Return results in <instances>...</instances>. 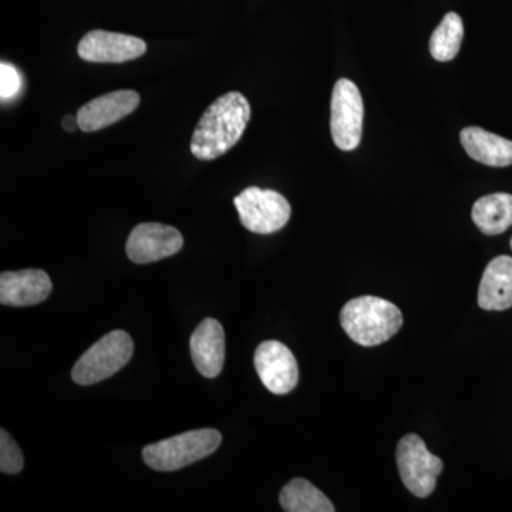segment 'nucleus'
Returning a JSON list of instances; mask_svg holds the SVG:
<instances>
[{
    "instance_id": "nucleus-1",
    "label": "nucleus",
    "mask_w": 512,
    "mask_h": 512,
    "mask_svg": "<svg viewBox=\"0 0 512 512\" xmlns=\"http://www.w3.org/2000/svg\"><path fill=\"white\" fill-rule=\"evenodd\" d=\"M249 119L251 106L244 94L229 92L218 97L195 127L191 153L202 161L224 156L241 140Z\"/></svg>"
},
{
    "instance_id": "nucleus-2",
    "label": "nucleus",
    "mask_w": 512,
    "mask_h": 512,
    "mask_svg": "<svg viewBox=\"0 0 512 512\" xmlns=\"http://www.w3.org/2000/svg\"><path fill=\"white\" fill-rule=\"evenodd\" d=\"M340 325L357 345L372 348L392 339L403 326V315L394 303L376 296H360L343 306Z\"/></svg>"
},
{
    "instance_id": "nucleus-3",
    "label": "nucleus",
    "mask_w": 512,
    "mask_h": 512,
    "mask_svg": "<svg viewBox=\"0 0 512 512\" xmlns=\"http://www.w3.org/2000/svg\"><path fill=\"white\" fill-rule=\"evenodd\" d=\"M220 431L201 429L187 431L180 436L171 437L151 444L143 450V458L148 467L157 471L180 470L211 456L221 446Z\"/></svg>"
},
{
    "instance_id": "nucleus-4",
    "label": "nucleus",
    "mask_w": 512,
    "mask_h": 512,
    "mask_svg": "<svg viewBox=\"0 0 512 512\" xmlns=\"http://www.w3.org/2000/svg\"><path fill=\"white\" fill-rule=\"evenodd\" d=\"M134 343L124 330L107 333L74 365L72 377L80 386H90L116 375L131 360Z\"/></svg>"
},
{
    "instance_id": "nucleus-5",
    "label": "nucleus",
    "mask_w": 512,
    "mask_h": 512,
    "mask_svg": "<svg viewBox=\"0 0 512 512\" xmlns=\"http://www.w3.org/2000/svg\"><path fill=\"white\" fill-rule=\"evenodd\" d=\"M234 205L241 224L254 234H274L291 220V205L278 191L249 187L234 198Z\"/></svg>"
},
{
    "instance_id": "nucleus-6",
    "label": "nucleus",
    "mask_w": 512,
    "mask_h": 512,
    "mask_svg": "<svg viewBox=\"0 0 512 512\" xmlns=\"http://www.w3.org/2000/svg\"><path fill=\"white\" fill-rule=\"evenodd\" d=\"M397 467L410 493L419 498L429 497L443 471V461L434 456L417 434H407L397 444Z\"/></svg>"
},
{
    "instance_id": "nucleus-7",
    "label": "nucleus",
    "mask_w": 512,
    "mask_h": 512,
    "mask_svg": "<svg viewBox=\"0 0 512 512\" xmlns=\"http://www.w3.org/2000/svg\"><path fill=\"white\" fill-rule=\"evenodd\" d=\"M362 94L352 80L340 79L333 87L330 103V131L333 143L343 151H353L362 140Z\"/></svg>"
},
{
    "instance_id": "nucleus-8",
    "label": "nucleus",
    "mask_w": 512,
    "mask_h": 512,
    "mask_svg": "<svg viewBox=\"0 0 512 512\" xmlns=\"http://www.w3.org/2000/svg\"><path fill=\"white\" fill-rule=\"evenodd\" d=\"M255 369L266 389L274 394H288L299 380L295 356L284 343L266 340L255 350Z\"/></svg>"
},
{
    "instance_id": "nucleus-9",
    "label": "nucleus",
    "mask_w": 512,
    "mask_h": 512,
    "mask_svg": "<svg viewBox=\"0 0 512 512\" xmlns=\"http://www.w3.org/2000/svg\"><path fill=\"white\" fill-rule=\"evenodd\" d=\"M184 238L170 225L146 222L131 231L127 241V256L134 264H151L181 251Z\"/></svg>"
},
{
    "instance_id": "nucleus-10",
    "label": "nucleus",
    "mask_w": 512,
    "mask_h": 512,
    "mask_svg": "<svg viewBox=\"0 0 512 512\" xmlns=\"http://www.w3.org/2000/svg\"><path fill=\"white\" fill-rule=\"evenodd\" d=\"M147 52L143 39L123 33L92 30L80 40L77 55L90 63H124Z\"/></svg>"
},
{
    "instance_id": "nucleus-11",
    "label": "nucleus",
    "mask_w": 512,
    "mask_h": 512,
    "mask_svg": "<svg viewBox=\"0 0 512 512\" xmlns=\"http://www.w3.org/2000/svg\"><path fill=\"white\" fill-rule=\"evenodd\" d=\"M140 106V94L133 90H119L97 97L84 104L77 111L80 130L84 133L103 130V128L123 120Z\"/></svg>"
},
{
    "instance_id": "nucleus-12",
    "label": "nucleus",
    "mask_w": 512,
    "mask_h": 512,
    "mask_svg": "<svg viewBox=\"0 0 512 512\" xmlns=\"http://www.w3.org/2000/svg\"><path fill=\"white\" fill-rule=\"evenodd\" d=\"M52 289V279L42 269L0 275V303L5 306L39 305L49 298Z\"/></svg>"
},
{
    "instance_id": "nucleus-13",
    "label": "nucleus",
    "mask_w": 512,
    "mask_h": 512,
    "mask_svg": "<svg viewBox=\"0 0 512 512\" xmlns=\"http://www.w3.org/2000/svg\"><path fill=\"white\" fill-rule=\"evenodd\" d=\"M192 362L208 379L220 375L225 360V333L218 320H202L190 340Z\"/></svg>"
},
{
    "instance_id": "nucleus-14",
    "label": "nucleus",
    "mask_w": 512,
    "mask_h": 512,
    "mask_svg": "<svg viewBox=\"0 0 512 512\" xmlns=\"http://www.w3.org/2000/svg\"><path fill=\"white\" fill-rule=\"evenodd\" d=\"M478 305L484 311H505L512 308V258L501 255L485 268Z\"/></svg>"
},
{
    "instance_id": "nucleus-15",
    "label": "nucleus",
    "mask_w": 512,
    "mask_h": 512,
    "mask_svg": "<svg viewBox=\"0 0 512 512\" xmlns=\"http://www.w3.org/2000/svg\"><path fill=\"white\" fill-rule=\"evenodd\" d=\"M461 144L468 156L477 163L490 167H508L512 164V141L485 131L481 127L463 128Z\"/></svg>"
},
{
    "instance_id": "nucleus-16",
    "label": "nucleus",
    "mask_w": 512,
    "mask_h": 512,
    "mask_svg": "<svg viewBox=\"0 0 512 512\" xmlns=\"http://www.w3.org/2000/svg\"><path fill=\"white\" fill-rule=\"evenodd\" d=\"M471 217L483 234H503L512 225V195L498 192L481 197L474 204Z\"/></svg>"
},
{
    "instance_id": "nucleus-17",
    "label": "nucleus",
    "mask_w": 512,
    "mask_h": 512,
    "mask_svg": "<svg viewBox=\"0 0 512 512\" xmlns=\"http://www.w3.org/2000/svg\"><path fill=\"white\" fill-rule=\"evenodd\" d=\"M282 508L288 512H333L332 501L319 488L303 478L285 485L279 495Z\"/></svg>"
},
{
    "instance_id": "nucleus-18",
    "label": "nucleus",
    "mask_w": 512,
    "mask_h": 512,
    "mask_svg": "<svg viewBox=\"0 0 512 512\" xmlns=\"http://www.w3.org/2000/svg\"><path fill=\"white\" fill-rule=\"evenodd\" d=\"M463 19L457 13L450 12L444 16L430 39V53L439 62H450L460 52L463 43Z\"/></svg>"
},
{
    "instance_id": "nucleus-19",
    "label": "nucleus",
    "mask_w": 512,
    "mask_h": 512,
    "mask_svg": "<svg viewBox=\"0 0 512 512\" xmlns=\"http://www.w3.org/2000/svg\"><path fill=\"white\" fill-rule=\"evenodd\" d=\"M25 466V458L18 444L6 430H0V471L6 474H18Z\"/></svg>"
},
{
    "instance_id": "nucleus-20",
    "label": "nucleus",
    "mask_w": 512,
    "mask_h": 512,
    "mask_svg": "<svg viewBox=\"0 0 512 512\" xmlns=\"http://www.w3.org/2000/svg\"><path fill=\"white\" fill-rule=\"evenodd\" d=\"M20 89H22V77L10 63L2 62L0 64V97L2 101L12 100L13 97L18 96Z\"/></svg>"
},
{
    "instance_id": "nucleus-21",
    "label": "nucleus",
    "mask_w": 512,
    "mask_h": 512,
    "mask_svg": "<svg viewBox=\"0 0 512 512\" xmlns=\"http://www.w3.org/2000/svg\"><path fill=\"white\" fill-rule=\"evenodd\" d=\"M62 124H63L64 130H66V131H74V130H76V128H80L79 120H77V116L76 117H73V116L64 117Z\"/></svg>"
},
{
    "instance_id": "nucleus-22",
    "label": "nucleus",
    "mask_w": 512,
    "mask_h": 512,
    "mask_svg": "<svg viewBox=\"0 0 512 512\" xmlns=\"http://www.w3.org/2000/svg\"><path fill=\"white\" fill-rule=\"evenodd\" d=\"M511 249H512V238H511Z\"/></svg>"
}]
</instances>
